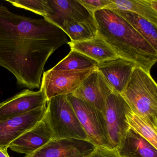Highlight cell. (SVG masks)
<instances>
[{"mask_svg":"<svg viewBox=\"0 0 157 157\" xmlns=\"http://www.w3.org/2000/svg\"><path fill=\"white\" fill-rule=\"evenodd\" d=\"M136 67L132 61L118 57L98 63L96 69L106 80L113 92L121 94Z\"/></svg>","mask_w":157,"mask_h":157,"instance_id":"4fadbf2b","label":"cell"},{"mask_svg":"<svg viewBox=\"0 0 157 157\" xmlns=\"http://www.w3.org/2000/svg\"><path fill=\"white\" fill-rule=\"evenodd\" d=\"M106 9L131 12L157 26V0H111Z\"/></svg>","mask_w":157,"mask_h":157,"instance_id":"e0dca14e","label":"cell"},{"mask_svg":"<svg viewBox=\"0 0 157 157\" xmlns=\"http://www.w3.org/2000/svg\"><path fill=\"white\" fill-rule=\"evenodd\" d=\"M6 1L17 8L28 10L44 18L46 15V0H7Z\"/></svg>","mask_w":157,"mask_h":157,"instance_id":"7402d4cb","label":"cell"},{"mask_svg":"<svg viewBox=\"0 0 157 157\" xmlns=\"http://www.w3.org/2000/svg\"><path fill=\"white\" fill-rule=\"evenodd\" d=\"M112 10L124 19L157 50V26L134 13L119 10Z\"/></svg>","mask_w":157,"mask_h":157,"instance_id":"ac0fdd59","label":"cell"},{"mask_svg":"<svg viewBox=\"0 0 157 157\" xmlns=\"http://www.w3.org/2000/svg\"><path fill=\"white\" fill-rule=\"evenodd\" d=\"M46 111L47 105L21 115L0 121V149L8 150L13 140L44 118Z\"/></svg>","mask_w":157,"mask_h":157,"instance_id":"9c48e42d","label":"cell"},{"mask_svg":"<svg viewBox=\"0 0 157 157\" xmlns=\"http://www.w3.org/2000/svg\"><path fill=\"white\" fill-rule=\"evenodd\" d=\"M48 100L41 90H25L13 97L0 103V121L21 115L46 105Z\"/></svg>","mask_w":157,"mask_h":157,"instance_id":"8fae6325","label":"cell"},{"mask_svg":"<svg viewBox=\"0 0 157 157\" xmlns=\"http://www.w3.org/2000/svg\"><path fill=\"white\" fill-rule=\"evenodd\" d=\"M71 50L78 51L99 63L118 57L111 47L100 36L81 42H68Z\"/></svg>","mask_w":157,"mask_h":157,"instance_id":"9a60e30c","label":"cell"},{"mask_svg":"<svg viewBox=\"0 0 157 157\" xmlns=\"http://www.w3.org/2000/svg\"><path fill=\"white\" fill-rule=\"evenodd\" d=\"M46 15L44 18L61 29L65 21L96 24L94 14L78 0H46Z\"/></svg>","mask_w":157,"mask_h":157,"instance_id":"ba28073f","label":"cell"},{"mask_svg":"<svg viewBox=\"0 0 157 157\" xmlns=\"http://www.w3.org/2000/svg\"><path fill=\"white\" fill-rule=\"evenodd\" d=\"M113 92L106 80L96 69L71 94L101 112L107 97Z\"/></svg>","mask_w":157,"mask_h":157,"instance_id":"7c38bea8","label":"cell"},{"mask_svg":"<svg viewBox=\"0 0 157 157\" xmlns=\"http://www.w3.org/2000/svg\"><path fill=\"white\" fill-rule=\"evenodd\" d=\"M95 147L88 140L52 139L36 151L25 157H89Z\"/></svg>","mask_w":157,"mask_h":157,"instance_id":"30bf717a","label":"cell"},{"mask_svg":"<svg viewBox=\"0 0 157 157\" xmlns=\"http://www.w3.org/2000/svg\"><path fill=\"white\" fill-rule=\"evenodd\" d=\"M79 2L94 14L96 11L106 9L111 3V0H78Z\"/></svg>","mask_w":157,"mask_h":157,"instance_id":"603a6c76","label":"cell"},{"mask_svg":"<svg viewBox=\"0 0 157 157\" xmlns=\"http://www.w3.org/2000/svg\"><path fill=\"white\" fill-rule=\"evenodd\" d=\"M130 107L121 94L113 92L108 96L101 111L109 146L118 148L130 128L126 113Z\"/></svg>","mask_w":157,"mask_h":157,"instance_id":"5b68a950","label":"cell"},{"mask_svg":"<svg viewBox=\"0 0 157 157\" xmlns=\"http://www.w3.org/2000/svg\"><path fill=\"white\" fill-rule=\"evenodd\" d=\"M126 117L130 128L157 149V126L147 118L135 113L130 108L127 112Z\"/></svg>","mask_w":157,"mask_h":157,"instance_id":"d6986e66","label":"cell"},{"mask_svg":"<svg viewBox=\"0 0 157 157\" xmlns=\"http://www.w3.org/2000/svg\"><path fill=\"white\" fill-rule=\"evenodd\" d=\"M52 139L53 133L45 114L33 127L13 140L9 148L17 153L28 155L42 147Z\"/></svg>","mask_w":157,"mask_h":157,"instance_id":"5bb4252c","label":"cell"},{"mask_svg":"<svg viewBox=\"0 0 157 157\" xmlns=\"http://www.w3.org/2000/svg\"><path fill=\"white\" fill-rule=\"evenodd\" d=\"M98 35L119 57L135 63L147 73L157 61V50L129 23L111 10L94 13Z\"/></svg>","mask_w":157,"mask_h":157,"instance_id":"7a4b0ae2","label":"cell"},{"mask_svg":"<svg viewBox=\"0 0 157 157\" xmlns=\"http://www.w3.org/2000/svg\"><path fill=\"white\" fill-rule=\"evenodd\" d=\"M98 63L85 55L71 50L69 54L51 69L54 71L86 70L96 68Z\"/></svg>","mask_w":157,"mask_h":157,"instance_id":"44dd1931","label":"cell"},{"mask_svg":"<svg viewBox=\"0 0 157 157\" xmlns=\"http://www.w3.org/2000/svg\"><path fill=\"white\" fill-rule=\"evenodd\" d=\"M117 150L123 157H157V149L131 128Z\"/></svg>","mask_w":157,"mask_h":157,"instance_id":"2e32d148","label":"cell"},{"mask_svg":"<svg viewBox=\"0 0 157 157\" xmlns=\"http://www.w3.org/2000/svg\"><path fill=\"white\" fill-rule=\"evenodd\" d=\"M61 29L70 38L71 42L90 40L98 35L96 24L84 22L65 21Z\"/></svg>","mask_w":157,"mask_h":157,"instance_id":"ffe728a7","label":"cell"},{"mask_svg":"<svg viewBox=\"0 0 157 157\" xmlns=\"http://www.w3.org/2000/svg\"><path fill=\"white\" fill-rule=\"evenodd\" d=\"M96 68L86 70L54 71L44 72L40 90L48 101L53 97L73 93Z\"/></svg>","mask_w":157,"mask_h":157,"instance_id":"52a82bcc","label":"cell"},{"mask_svg":"<svg viewBox=\"0 0 157 157\" xmlns=\"http://www.w3.org/2000/svg\"><path fill=\"white\" fill-rule=\"evenodd\" d=\"M89 157H123L116 148L107 146L95 147Z\"/></svg>","mask_w":157,"mask_h":157,"instance_id":"cb8c5ba5","label":"cell"},{"mask_svg":"<svg viewBox=\"0 0 157 157\" xmlns=\"http://www.w3.org/2000/svg\"><path fill=\"white\" fill-rule=\"evenodd\" d=\"M121 95L132 112L157 126V84L150 73L136 67Z\"/></svg>","mask_w":157,"mask_h":157,"instance_id":"3957f363","label":"cell"},{"mask_svg":"<svg viewBox=\"0 0 157 157\" xmlns=\"http://www.w3.org/2000/svg\"><path fill=\"white\" fill-rule=\"evenodd\" d=\"M67 97L87 136L88 140L95 147H109L101 112L71 94L67 95Z\"/></svg>","mask_w":157,"mask_h":157,"instance_id":"8992f818","label":"cell"},{"mask_svg":"<svg viewBox=\"0 0 157 157\" xmlns=\"http://www.w3.org/2000/svg\"><path fill=\"white\" fill-rule=\"evenodd\" d=\"M0 157H10L7 151H2L0 149Z\"/></svg>","mask_w":157,"mask_h":157,"instance_id":"d4e9b609","label":"cell"},{"mask_svg":"<svg viewBox=\"0 0 157 157\" xmlns=\"http://www.w3.org/2000/svg\"><path fill=\"white\" fill-rule=\"evenodd\" d=\"M67 36L44 18L14 14L0 6V66L11 72L21 87L40 88L46 63L68 42Z\"/></svg>","mask_w":157,"mask_h":157,"instance_id":"6da1fadb","label":"cell"},{"mask_svg":"<svg viewBox=\"0 0 157 157\" xmlns=\"http://www.w3.org/2000/svg\"><path fill=\"white\" fill-rule=\"evenodd\" d=\"M46 115L53 133V139L88 140L67 95H58L48 100Z\"/></svg>","mask_w":157,"mask_h":157,"instance_id":"277c9868","label":"cell"}]
</instances>
